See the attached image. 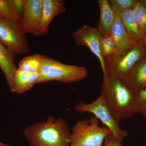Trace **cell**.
Here are the masks:
<instances>
[{"mask_svg": "<svg viewBox=\"0 0 146 146\" xmlns=\"http://www.w3.org/2000/svg\"><path fill=\"white\" fill-rule=\"evenodd\" d=\"M140 1L144 5L146 8V0H141Z\"/></svg>", "mask_w": 146, "mask_h": 146, "instance_id": "obj_26", "label": "cell"}, {"mask_svg": "<svg viewBox=\"0 0 146 146\" xmlns=\"http://www.w3.org/2000/svg\"><path fill=\"white\" fill-rule=\"evenodd\" d=\"M14 58L7 48L0 42V68L4 74L10 90L13 86V76L18 70L14 63Z\"/></svg>", "mask_w": 146, "mask_h": 146, "instance_id": "obj_15", "label": "cell"}, {"mask_svg": "<svg viewBox=\"0 0 146 146\" xmlns=\"http://www.w3.org/2000/svg\"><path fill=\"white\" fill-rule=\"evenodd\" d=\"M0 17H1V15H0Z\"/></svg>", "mask_w": 146, "mask_h": 146, "instance_id": "obj_28", "label": "cell"}, {"mask_svg": "<svg viewBox=\"0 0 146 146\" xmlns=\"http://www.w3.org/2000/svg\"><path fill=\"white\" fill-rule=\"evenodd\" d=\"M42 57L41 55L35 54L24 58L18 64V70L29 73L38 72Z\"/></svg>", "mask_w": 146, "mask_h": 146, "instance_id": "obj_17", "label": "cell"}, {"mask_svg": "<svg viewBox=\"0 0 146 146\" xmlns=\"http://www.w3.org/2000/svg\"><path fill=\"white\" fill-rule=\"evenodd\" d=\"M0 42L14 58L30 50L20 22L0 17Z\"/></svg>", "mask_w": 146, "mask_h": 146, "instance_id": "obj_6", "label": "cell"}, {"mask_svg": "<svg viewBox=\"0 0 146 146\" xmlns=\"http://www.w3.org/2000/svg\"><path fill=\"white\" fill-rule=\"evenodd\" d=\"M39 76L38 72L29 73L18 69L13 76V86L11 91L18 94H23L37 84Z\"/></svg>", "mask_w": 146, "mask_h": 146, "instance_id": "obj_14", "label": "cell"}, {"mask_svg": "<svg viewBox=\"0 0 146 146\" xmlns=\"http://www.w3.org/2000/svg\"><path fill=\"white\" fill-rule=\"evenodd\" d=\"M14 8L22 18L25 9V0H11Z\"/></svg>", "mask_w": 146, "mask_h": 146, "instance_id": "obj_24", "label": "cell"}, {"mask_svg": "<svg viewBox=\"0 0 146 146\" xmlns=\"http://www.w3.org/2000/svg\"><path fill=\"white\" fill-rule=\"evenodd\" d=\"M100 9V20L96 28L102 37L110 35L111 28L114 23L115 13L108 0L98 1Z\"/></svg>", "mask_w": 146, "mask_h": 146, "instance_id": "obj_13", "label": "cell"}, {"mask_svg": "<svg viewBox=\"0 0 146 146\" xmlns=\"http://www.w3.org/2000/svg\"><path fill=\"white\" fill-rule=\"evenodd\" d=\"M0 15L3 18L20 22L21 18L13 7L11 0H0Z\"/></svg>", "mask_w": 146, "mask_h": 146, "instance_id": "obj_19", "label": "cell"}, {"mask_svg": "<svg viewBox=\"0 0 146 146\" xmlns=\"http://www.w3.org/2000/svg\"><path fill=\"white\" fill-rule=\"evenodd\" d=\"M74 110L80 113L93 114L109 129L112 135L121 143L128 135L127 131L120 127L119 123L115 119L102 94L96 100L90 103H79L75 106Z\"/></svg>", "mask_w": 146, "mask_h": 146, "instance_id": "obj_7", "label": "cell"}, {"mask_svg": "<svg viewBox=\"0 0 146 146\" xmlns=\"http://www.w3.org/2000/svg\"><path fill=\"white\" fill-rule=\"evenodd\" d=\"M115 18L111 28L110 35L116 44L117 51L115 55L124 53L136 44L129 35L120 18L119 14L114 11Z\"/></svg>", "mask_w": 146, "mask_h": 146, "instance_id": "obj_10", "label": "cell"}, {"mask_svg": "<svg viewBox=\"0 0 146 146\" xmlns=\"http://www.w3.org/2000/svg\"><path fill=\"white\" fill-rule=\"evenodd\" d=\"M65 2L63 0H42V19L40 30L42 35L47 34L54 18L66 11Z\"/></svg>", "mask_w": 146, "mask_h": 146, "instance_id": "obj_11", "label": "cell"}, {"mask_svg": "<svg viewBox=\"0 0 146 146\" xmlns=\"http://www.w3.org/2000/svg\"><path fill=\"white\" fill-rule=\"evenodd\" d=\"M100 49L102 54L104 58L116 54L117 51L116 44L111 35H107L102 37Z\"/></svg>", "mask_w": 146, "mask_h": 146, "instance_id": "obj_20", "label": "cell"}, {"mask_svg": "<svg viewBox=\"0 0 146 146\" xmlns=\"http://www.w3.org/2000/svg\"><path fill=\"white\" fill-rule=\"evenodd\" d=\"M0 146H9L8 145H5V144L3 143H2L0 142Z\"/></svg>", "mask_w": 146, "mask_h": 146, "instance_id": "obj_27", "label": "cell"}, {"mask_svg": "<svg viewBox=\"0 0 146 146\" xmlns=\"http://www.w3.org/2000/svg\"><path fill=\"white\" fill-rule=\"evenodd\" d=\"M143 36L146 32V8L140 1H136L131 9Z\"/></svg>", "mask_w": 146, "mask_h": 146, "instance_id": "obj_18", "label": "cell"}, {"mask_svg": "<svg viewBox=\"0 0 146 146\" xmlns=\"http://www.w3.org/2000/svg\"><path fill=\"white\" fill-rule=\"evenodd\" d=\"M136 1L135 0H110L109 1L113 10L120 14L125 11L131 9Z\"/></svg>", "mask_w": 146, "mask_h": 146, "instance_id": "obj_21", "label": "cell"}, {"mask_svg": "<svg viewBox=\"0 0 146 146\" xmlns=\"http://www.w3.org/2000/svg\"><path fill=\"white\" fill-rule=\"evenodd\" d=\"M103 78L101 94L118 122L137 113L136 93L122 80L107 74Z\"/></svg>", "mask_w": 146, "mask_h": 146, "instance_id": "obj_1", "label": "cell"}, {"mask_svg": "<svg viewBox=\"0 0 146 146\" xmlns=\"http://www.w3.org/2000/svg\"><path fill=\"white\" fill-rule=\"evenodd\" d=\"M23 135L30 146H70L71 131L61 118L49 116L46 121L29 126Z\"/></svg>", "mask_w": 146, "mask_h": 146, "instance_id": "obj_2", "label": "cell"}, {"mask_svg": "<svg viewBox=\"0 0 146 146\" xmlns=\"http://www.w3.org/2000/svg\"><path fill=\"white\" fill-rule=\"evenodd\" d=\"M136 105L137 113L146 118V87L136 93Z\"/></svg>", "mask_w": 146, "mask_h": 146, "instance_id": "obj_22", "label": "cell"}, {"mask_svg": "<svg viewBox=\"0 0 146 146\" xmlns=\"http://www.w3.org/2000/svg\"><path fill=\"white\" fill-rule=\"evenodd\" d=\"M42 0H25V9L20 23L26 33L42 35L40 30Z\"/></svg>", "mask_w": 146, "mask_h": 146, "instance_id": "obj_9", "label": "cell"}, {"mask_svg": "<svg viewBox=\"0 0 146 146\" xmlns=\"http://www.w3.org/2000/svg\"><path fill=\"white\" fill-rule=\"evenodd\" d=\"M136 93L146 87V56L131 70L123 80Z\"/></svg>", "mask_w": 146, "mask_h": 146, "instance_id": "obj_12", "label": "cell"}, {"mask_svg": "<svg viewBox=\"0 0 146 146\" xmlns=\"http://www.w3.org/2000/svg\"><path fill=\"white\" fill-rule=\"evenodd\" d=\"M72 36L77 45L86 46L98 59L104 75L106 74L104 58L102 54L100 43L102 36L96 28L84 25L73 33Z\"/></svg>", "mask_w": 146, "mask_h": 146, "instance_id": "obj_8", "label": "cell"}, {"mask_svg": "<svg viewBox=\"0 0 146 146\" xmlns=\"http://www.w3.org/2000/svg\"><path fill=\"white\" fill-rule=\"evenodd\" d=\"M95 116L80 120L73 127L70 146H103L106 138L111 133L106 126H100Z\"/></svg>", "mask_w": 146, "mask_h": 146, "instance_id": "obj_4", "label": "cell"}, {"mask_svg": "<svg viewBox=\"0 0 146 146\" xmlns=\"http://www.w3.org/2000/svg\"><path fill=\"white\" fill-rule=\"evenodd\" d=\"M141 44L142 45V46H143V48L145 51V52L146 53V32L144 34L143 36Z\"/></svg>", "mask_w": 146, "mask_h": 146, "instance_id": "obj_25", "label": "cell"}, {"mask_svg": "<svg viewBox=\"0 0 146 146\" xmlns=\"http://www.w3.org/2000/svg\"><path fill=\"white\" fill-rule=\"evenodd\" d=\"M119 15L122 23L129 35L136 44H141L143 36L131 9L125 11Z\"/></svg>", "mask_w": 146, "mask_h": 146, "instance_id": "obj_16", "label": "cell"}, {"mask_svg": "<svg viewBox=\"0 0 146 146\" xmlns=\"http://www.w3.org/2000/svg\"><path fill=\"white\" fill-rule=\"evenodd\" d=\"M146 53L141 44H137L124 53L105 57L106 74L110 77L123 80Z\"/></svg>", "mask_w": 146, "mask_h": 146, "instance_id": "obj_5", "label": "cell"}, {"mask_svg": "<svg viewBox=\"0 0 146 146\" xmlns=\"http://www.w3.org/2000/svg\"><path fill=\"white\" fill-rule=\"evenodd\" d=\"M104 146H124L120 141L117 140L112 133H110L106 138Z\"/></svg>", "mask_w": 146, "mask_h": 146, "instance_id": "obj_23", "label": "cell"}, {"mask_svg": "<svg viewBox=\"0 0 146 146\" xmlns=\"http://www.w3.org/2000/svg\"><path fill=\"white\" fill-rule=\"evenodd\" d=\"M37 84L50 81L72 83L81 81L88 74L86 68L60 63L46 56H42Z\"/></svg>", "mask_w": 146, "mask_h": 146, "instance_id": "obj_3", "label": "cell"}]
</instances>
